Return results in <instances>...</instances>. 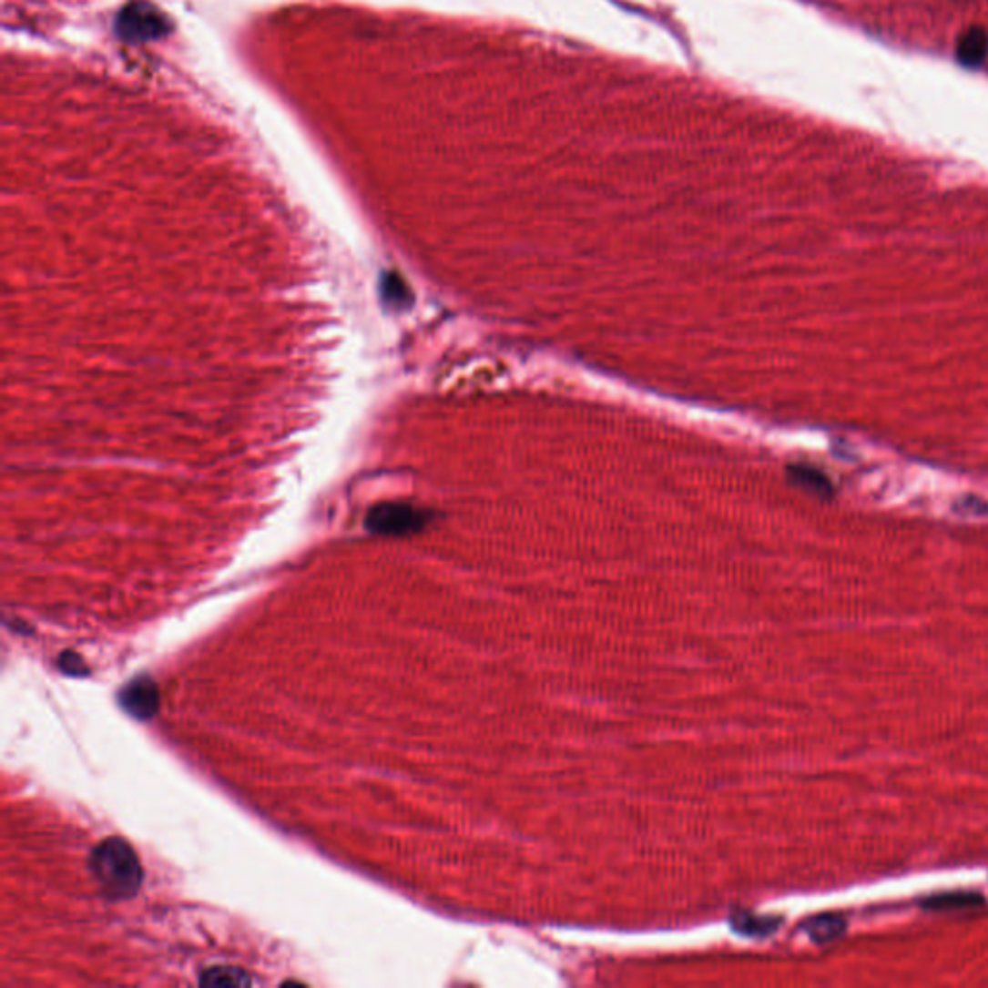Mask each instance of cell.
Listing matches in <instances>:
<instances>
[{
	"label": "cell",
	"mask_w": 988,
	"mask_h": 988,
	"mask_svg": "<svg viewBox=\"0 0 988 988\" xmlns=\"http://www.w3.org/2000/svg\"><path fill=\"white\" fill-rule=\"evenodd\" d=\"M93 879L108 900L134 898L143 881V869L134 848L122 838H107L89 857Z\"/></svg>",
	"instance_id": "6da1fadb"
},
{
	"label": "cell",
	"mask_w": 988,
	"mask_h": 988,
	"mask_svg": "<svg viewBox=\"0 0 988 988\" xmlns=\"http://www.w3.org/2000/svg\"><path fill=\"white\" fill-rule=\"evenodd\" d=\"M170 31V20L157 6L134 0L124 6L117 18V34L127 43H148L165 37Z\"/></svg>",
	"instance_id": "7a4b0ae2"
},
{
	"label": "cell",
	"mask_w": 988,
	"mask_h": 988,
	"mask_svg": "<svg viewBox=\"0 0 988 988\" xmlns=\"http://www.w3.org/2000/svg\"><path fill=\"white\" fill-rule=\"evenodd\" d=\"M429 520L431 515L427 512L412 504L386 502V504H379L369 510L365 517V527L367 531L375 533V535L402 537L421 531L429 524Z\"/></svg>",
	"instance_id": "3957f363"
},
{
	"label": "cell",
	"mask_w": 988,
	"mask_h": 988,
	"mask_svg": "<svg viewBox=\"0 0 988 988\" xmlns=\"http://www.w3.org/2000/svg\"><path fill=\"white\" fill-rule=\"evenodd\" d=\"M120 705L127 715H132L139 720H148L157 715L160 705L158 686L155 679L149 676L134 677L122 691H120Z\"/></svg>",
	"instance_id": "277c9868"
},
{
	"label": "cell",
	"mask_w": 988,
	"mask_h": 988,
	"mask_svg": "<svg viewBox=\"0 0 988 988\" xmlns=\"http://www.w3.org/2000/svg\"><path fill=\"white\" fill-rule=\"evenodd\" d=\"M988 55V36L983 27H971L958 41L955 56L962 66L979 68Z\"/></svg>",
	"instance_id": "5b68a950"
},
{
	"label": "cell",
	"mask_w": 988,
	"mask_h": 988,
	"mask_svg": "<svg viewBox=\"0 0 988 988\" xmlns=\"http://www.w3.org/2000/svg\"><path fill=\"white\" fill-rule=\"evenodd\" d=\"M846 931H848L846 919L840 917V915H834V913L817 915V917L809 919L805 922V932L817 944L834 942V941H838V938L844 936Z\"/></svg>",
	"instance_id": "8992f818"
},
{
	"label": "cell",
	"mask_w": 988,
	"mask_h": 988,
	"mask_svg": "<svg viewBox=\"0 0 988 988\" xmlns=\"http://www.w3.org/2000/svg\"><path fill=\"white\" fill-rule=\"evenodd\" d=\"M788 475L791 479L793 484H798V487L813 493L817 496H830L832 494V484L830 481L826 479L820 472H817V469H811L807 465H791L788 469Z\"/></svg>",
	"instance_id": "52a82bcc"
},
{
	"label": "cell",
	"mask_w": 988,
	"mask_h": 988,
	"mask_svg": "<svg viewBox=\"0 0 988 988\" xmlns=\"http://www.w3.org/2000/svg\"><path fill=\"white\" fill-rule=\"evenodd\" d=\"M984 900L981 894L973 892H950V894H936L929 900L922 901V907H927L931 912H952V910H967V907L983 905Z\"/></svg>",
	"instance_id": "ba28073f"
},
{
	"label": "cell",
	"mask_w": 988,
	"mask_h": 988,
	"mask_svg": "<svg viewBox=\"0 0 988 988\" xmlns=\"http://www.w3.org/2000/svg\"><path fill=\"white\" fill-rule=\"evenodd\" d=\"M199 983L203 986H248L251 984V979L246 971H241L238 967L219 965V967H210L203 971Z\"/></svg>",
	"instance_id": "9c48e42d"
},
{
	"label": "cell",
	"mask_w": 988,
	"mask_h": 988,
	"mask_svg": "<svg viewBox=\"0 0 988 988\" xmlns=\"http://www.w3.org/2000/svg\"><path fill=\"white\" fill-rule=\"evenodd\" d=\"M732 925L736 931H739L745 936H767L779 929V919L739 913L732 919Z\"/></svg>",
	"instance_id": "30bf717a"
},
{
	"label": "cell",
	"mask_w": 988,
	"mask_h": 988,
	"mask_svg": "<svg viewBox=\"0 0 988 988\" xmlns=\"http://www.w3.org/2000/svg\"><path fill=\"white\" fill-rule=\"evenodd\" d=\"M381 290H382V300H384L386 303H391V305L406 307V305H410V301H412V294H410V290H408L406 282H403V280L398 277V274H394V272L384 274Z\"/></svg>",
	"instance_id": "8fae6325"
},
{
	"label": "cell",
	"mask_w": 988,
	"mask_h": 988,
	"mask_svg": "<svg viewBox=\"0 0 988 988\" xmlns=\"http://www.w3.org/2000/svg\"><path fill=\"white\" fill-rule=\"evenodd\" d=\"M60 668H62L64 672L72 674V676L86 674V670H84V660L79 658L76 653H64L62 658H60Z\"/></svg>",
	"instance_id": "7c38bea8"
}]
</instances>
